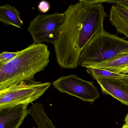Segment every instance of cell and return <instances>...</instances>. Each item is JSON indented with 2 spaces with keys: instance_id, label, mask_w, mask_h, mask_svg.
<instances>
[{
  "instance_id": "cell-9",
  "label": "cell",
  "mask_w": 128,
  "mask_h": 128,
  "mask_svg": "<svg viewBox=\"0 0 128 128\" xmlns=\"http://www.w3.org/2000/svg\"><path fill=\"white\" fill-rule=\"evenodd\" d=\"M109 20L118 32L128 38V6L122 3L114 4L110 11Z\"/></svg>"
},
{
  "instance_id": "cell-3",
  "label": "cell",
  "mask_w": 128,
  "mask_h": 128,
  "mask_svg": "<svg viewBox=\"0 0 128 128\" xmlns=\"http://www.w3.org/2000/svg\"><path fill=\"white\" fill-rule=\"evenodd\" d=\"M128 52V41L104 30L96 35L82 51L78 66L86 68Z\"/></svg>"
},
{
  "instance_id": "cell-17",
  "label": "cell",
  "mask_w": 128,
  "mask_h": 128,
  "mask_svg": "<svg viewBox=\"0 0 128 128\" xmlns=\"http://www.w3.org/2000/svg\"><path fill=\"white\" fill-rule=\"evenodd\" d=\"M120 80L123 81L124 82L126 83V84H128V76L124 78H119Z\"/></svg>"
},
{
  "instance_id": "cell-1",
  "label": "cell",
  "mask_w": 128,
  "mask_h": 128,
  "mask_svg": "<svg viewBox=\"0 0 128 128\" xmlns=\"http://www.w3.org/2000/svg\"><path fill=\"white\" fill-rule=\"evenodd\" d=\"M87 6L85 0H80L69 6L64 13L65 20L54 46L58 62L64 68L72 69L78 66Z\"/></svg>"
},
{
  "instance_id": "cell-19",
  "label": "cell",
  "mask_w": 128,
  "mask_h": 128,
  "mask_svg": "<svg viewBox=\"0 0 128 128\" xmlns=\"http://www.w3.org/2000/svg\"><path fill=\"white\" fill-rule=\"evenodd\" d=\"M121 128H128V125L124 124Z\"/></svg>"
},
{
  "instance_id": "cell-16",
  "label": "cell",
  "mask_w": 128,
  "mask_h": 128,
  "mask_svg": "<svg viewBox=\"0 0 128 128\" xmlns=\"http://www.w3.org/2000/svg\"><path fill=\"white\" fill-rule=\"evenodd\" d=\"M117 3H122L128 6V0H110V3L115 4Z\"/></svg>"
},
{
  "instance_id": "cell-6",
  "label": "cell",
  "mask_w": 128,
  "mask_h": 128,
  "mask_svg": "<svg viewBox=\"0 0 128 128\" xmlns=\"http://www.w3.org/2000/svg\"><path fill=\"white\" fill-rule=\"evenodd\" d=\"M52 84L60 92L76 96L84 102H93L100 96L93 82L83 80L76 75L62 76L53 82Z\"/></svg>"
},
{
  "instance_id": "cell-18",
  "label": "cell",
  "mask_w": 128,
  "mask_h": 128,
  "mask_svg": "<svg viewBox=\"0 0 128 128\" xmlns=\"http://www.w3.org/2000/svg\"><path fill=\"white\" fill-rule=\"evenodd\" d=\"M124 121H125V124L128 125V113H127V114H126V116L125 117Z\"/></svg>"
},
{
  "instance_id": "cell-14",
  "label": "cell",
  "mask_w": 128,
  "mask_h": 128,
  "mask_svg": "<svg viewBox=\"0 0 128 128\" xmlns=\"http://www.w3.org/2000/svg\"><path fill=\"white\" fill-rule=\"evenodd\" d=\"M17 52H8L5 51L0 54V66H4L14 59L18 54Z\"/></svg>"
},
{
  "instance_id": "cell-12",
  "label": "cell",
  "mask_w": 128,
  "mask_h": 128,
  "mask_svg": "<svg viewBox=\"0 0 128 128\" xmlns=\"http://www.w3.org/2000/svg\"><path fill=\"white\" fill-rule=\"evenodd\" d=\"M29 114L36 121L38 128H56L46 114L42 104L38 102L32 104Z\"/></svg>"
},
{
  "instance_id": "cell-5",
  "label": "cell",
  "mask_w": 128,
  "mask_h": 128,
  "mask_svg": "<svg viewBox=\"0 0 128 128\" xmlns=\"http://www.w3.org/2000/svg\"><path fill=\"white\" fill-rule=\"evenodd\" d=\"M65 20L64 13L56 12L52 14L37 15L30 22L28 29L34 43L48 42L54 46Z\"/></svg>"
},
{
  "instance_id": "cell-8",
  "label": "cell",
  "mask_w": 128,
  "mask_h": 128,
  "mask_svg": "<svg viewBox=\"0 0 128 128\" xmlns=\"http://www.w3.org/2000/svg\"><path fill=\"white\" fill-rule=\"evenodd\" d=\"M103 93L112 96L124 105L128 106V84L120 78L95 79Z\"/></svg>"
},
{
  "instance_id": "cell-13",
  "label": "cell",
  "mask_w": 128,
  "mask_h": 128,
  "mask_svg": "<svg viewBox=\"0 0 128 128\" xmlns=\"http://www.w3.org/2000/svg\"><path fill=\"white\" fill-rule=\"evenodd\" d=\"M88 73L94 79L98 78H124L128 74H123L114 73L106 70L89 67L86 68Z\"/></svg>"
},
{
  "instance_id": "cell-11",
  "label": "cell",
  "mask_w": 128,
  "mask_h": 128,
  "mask_svg": "<svg viewBox=\"0 0 128 128\" xmlns=\"http://www.w3.org/2000/svg\"><path fill=\"white\" fill-rule=\"evenodd\" d=\"M20 12L15 7L6 4L0 6V22L6 25H11L22 29L24 25Z\"/></svg>"
},
{
  "instance_id": "cell-2",
  "label": "cell",
  "mask_w": 128,
  "mask_h": 128,
  "mask_svg": "<svg viewBox=\"0 0 128 128\" xmlns=\"http://www.w3.org/2000/svg\"><path fill=\"white\" fill-rule=\"evenodd\" d=\"M50 52L46 45L34 43L18 51L17 56L0 66V90L24 82L34 80L50 62Z\"/></svg>"
},
{
  "instance_id": "cell-15",
  "label": "cell",
  "mask_w": 128,
  "mask_h": 128,
  "mask_svg": "<svg viewBox=\"0 0 128 128\" xmlns=\"http://www.w3.org/2000/svg\"><path fill=\"white\" fill-rule=\"evenodd\" d=\"M50 6L48 2L46 0H42L39 4L38 8L41 12L43 13L48 12L50 9Z\"/></svg>"
},
{
  "instance_id": "cell-7",
  "label": "cell",
  "mask_w": 128,
  "mask_h": 128,
  "mask_svg": "<svg viewBox=\"0 0 128 128\" xmlns=\"http://www.w3.org/2000/svg\"><path fill=\"white\" fill-rule=\"evenodd\" d=\"M28 104L0 108V128H18L29 114Z\"/></svg>"
},
{
  "instance_id": "cell-4",
  "label": "cell",
  "mask_w": 128,
  "mask_h": 128,
  "mask_svg": "<svg viewBox=\"0 0 128 128\" xmlns=\"http://www.w3.org/2000/svg\"><path fill=\"white\" fill-rule=\"evenodd\" d=\"M50 85V82L42 83L34 80L0 90V108L32 104L42 96Z\"/></svg>"
},
{
  "instance_id": "cell-10",
  "label": "cell",
  "mask_w": 128,
  "mask_h": 128,
  "mask_svg": "<svg viewBox=\"0 0 128 128\" xmlns=\"http://www.w3.org/2000/svg\"><path fill=\"white\" fill-rule=\"evenodd\" d=\"M90 67L106 70L118 74H128V52L119 54Z\"/></svg>"
}]
</instances>
